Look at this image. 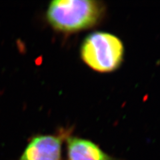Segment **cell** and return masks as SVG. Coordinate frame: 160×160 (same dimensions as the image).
<instances>
[{"label": "cell", "instance_id": "cell-1", "mask_svg": "<svg viewBox=\"0 0 160 160\" xmlns=\"http://www.w3.org/2000/svg\"><path fill=\"white\" fill-rule=\"evenodd\" d=\"M103 6L92 0H55L50 3L47 18L60 32H76L92 28L102 17Z\"/></svg>", "mask_w": 160, "mask_h": 160}, {"label": "cell", "instance_id": "cell-2", "mask_svg": "<svg viewBox=\"0 0 160 160\" xmlns=\"http://www.w3.org/2000/svg\"><path fill=\"white\" fill-rule=\"evenodd\" d=\"M124 54L122 42L114 35L103 32L89 34L81 46L83 61L95 71L107 73L117 69Z\"/></svg>", "mask_w": 160, "mask_h": 160}, {"label": "cell", "instance_id": "cell-3", "mask_svg": "<svg viewBox=\"0 0 160 160\" xmlns=\"http://www.w3.org/2000/svg\"><path fill=\"white\" fill-rule=\"evenodd\" d=\"M62 138L38 136L33 138L19 160H62Z\"/></svg>", "mask_w": 160, "mask_h": 160}, {"label": "cell", "instance_id": "cell-4", "mask_svg": "<svg viewBox=\"0 0 160 160\" xmlns=\"http://www.w3.org/2000/svg\"><path fill=\"white\" fill-rule=\"evenodd\" d=\"M68 160H112L96 144L87 139L68 138Z\"/></svg>", "mask_w": 160, "mask_h": 160}]
</instances>
